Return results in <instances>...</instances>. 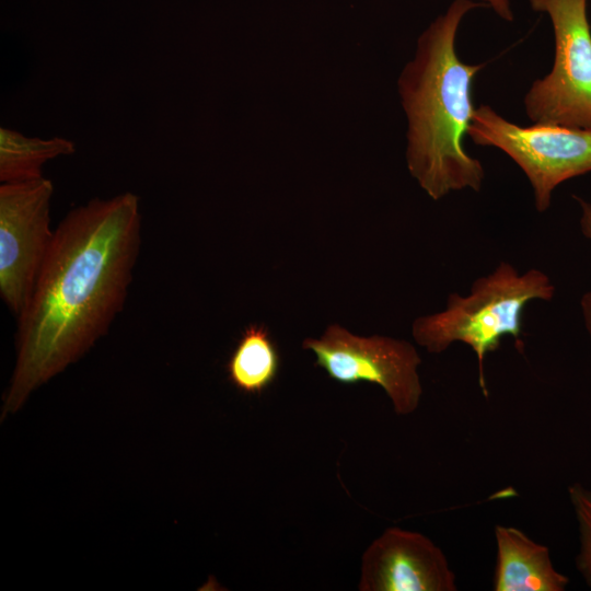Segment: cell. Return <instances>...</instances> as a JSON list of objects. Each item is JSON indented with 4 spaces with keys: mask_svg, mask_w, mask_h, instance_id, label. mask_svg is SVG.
Here are the masks:
<instances>
[{
    "mask_svg": "<svg viewBox=\"0 0 591 591\" xmlns=\"http://www.w3.org/2000/svg\"><path fill=\"white\" fill-rule=\"evenodd\" d=\"M548 15L555 36L554 65L535 80L523 104L534 124L591 130V28L587 0H529Z\"/></svg>",
    "mask_w": 591,
    "mask_h": 591,
    "instance_id": "277c9868",
    "label": "cell"
},
{
    "mask_svg": "<svg viewBox=\"0 0 591 591\" xmlns=\"http://www.w3.org/2000/svg\"><path fill=\"white\" fill-rule=\"evenodd\" d=\"M581 312L587 331L591 337V291L584 293L581 298Z\"/></svg>",
    "mask_w": 591,
    "mask_h": 591,
    "instance_id": "9a60e30c",
    "label": "cell"
},
{
    "mask_svg": "<svg viewBox=\"0 0 591 591\" xmlns=\"http://www.w3.org/2000/svg\"><path fill=\"white\" fill-rule=\"evenodd\" d=\"M360 591H456L445 554L428 536L385 529L361 557Z\"/></svg>",
    "mask_w": 591,
    "mask_h": 591,
    "instance_id": "ba28073f",
    "label": "cell"
},
{
    "mask_svg": "<svg viewBox=\"0 0 591 591\" xmlns=\"http://www.w3.org/2000/svg\"><path fill=\"white\" fill-rule=\"evenodd\" d=\"M280 358L269 332L262 325H248L242 333L228 362L231 384L246 395H259L279 372Z\"/></svg>",
    "mask_w": 591,
    "mask_h": 591,
    "instance_id": "30bf717a",
    "label": "cell"
},
{
    "mask_svg": "<svg viewBox=\"0 0 591 591\" xmlns=\"http://www.w3.org/2000/svg\"><path fill=\"white\" fill-rule=\"evenodd\" d=\"M467 136L510 157L526 175L535 209L546 211L558 185L591 172V130L557 125L520 126L491 106L476 107Z\"/></svg>",
    "mask_w": 591,
    "mask_h": 591,
    "instance_id": "5b68a950",
    "label": "cell"
},
{
    "mask_svg": "<svg viewBox=\"0 0 591 591\" xmlns=\"http://www.w3.org/2000/svg\"><path fill=\"white\" fill-rule=\"evenodd\" d=\"M495 591H564L569 578L559 572L547 546L514 526L496 525Z\"/></svg>",
    "mask_w": 591,
    "mask_h": 591,
    "instance_id": "9c48e42d",
    "label": "cell"
},
{
    "mask_svg": "<svg viewBox=\"0 0 591 591\" xmlns=\"http://www.w3.org/2000/svg\"><path fill=\"white\" fill-rule=\"evenodd\" d=\"M140 245L139 198L129 192L91 199L61 220L18 317L16 363L1 419L108 332L125 305Z\"/></svg>",
    "mask_w": 591,
    "mask_h": 591,
    "instance_id": "6da1fadb",
    "label": "cell"
},
{
    "mask_svg": "<svg viewBox=\"0 0 591 591\" xmlns=\"http://www.w3.org/2000/svg\"><path fill=\"white\" fill-rule=\"evenodd\" d=\"M479 7L473 0H453L420 34L398 79L407 167L433 200L463 189L479 192L485 178L482 162L464 148L476 109L474 79L483 65L466 63L456 51L463 19Z\"/></svg>",
    "mask_w": 591,
    "mask_h": 591,
    "instance_id": "7a4b0ae2",
    "label": "cell"
},
{
    "mask_svg": "<svg viewBox=\"0 0 591 591\" xmlns=\"http://www.w3.org/2000/svg\"><path fill=\"white\" fill-rule=\"evenodd\" d=\"M483 7L490 8L497 16L507 22L514 19L511 0H473Z\"/></svg>",
    "mask_w": 591,
    "mask_h": 591,
    "instance_id": "4fadbf2b",
    "label": "cell"
},
{
    "mask_svg": "<svg viewBox=\"0 0 591 591\" xmlns=\"http://www.w3.org/2000/svg\"><path fill=\"white\" fill-rule=\"evenodd\" d=\"M568 495L579 529L580 546L576 568L591 588V490L576 482L569 486Z\"/></svg>",
    "mask_w": 591,
    "mask_h": 591,
    "instance_id": "7c38bea8",
    "label": "cell"
},
{
    "mask_svg": "<svg viewBox=\"0 0 591 591\" xmlns=\"http://www.w3.org/2000/svg\"><path fill=\"white\" fill-rule=\"evenodd\" d=\"M577 199L581 206L580 225L582 233L584 234V236L591 240V204L581 198Z\"/></svg>",
    "mask_w": 591,
    "mask_h": 591,
    "instance_id": "5bb4252c",
    "label": "cell"
},
{
    "mask_svg": "<svg viewBox=\"0 0 591 591\" xmlns=\"http://www.w3.org/2000/svg\"><path fill=\"white\" fill-rule=\"evenodd\" d=\"M555 286L542 270L520 274L508 262L477 278L467 294L451 293L443 311L418 317L413 323L416 343L431 354L447 350L453 343L470 346L477 358L478 381L487 396L484 359L500 346L506 335L520 341L522 316L531 301H551Z\"/></svg>",
    "mask_w": 591,
    "mask_h": 591,
    "instance_id": "3957f363",
    "label": "cell"
},
{
    "mask_svg": "<svg viewBox=\"0 0 591 591\" xmlns=\"http://www.w3.org/2000/svg\"><path fill=\"white\" fill-rule=\"evenodd\" d=\"M76 151L74 143L62 137L40 139L2 127L0 129V182L20 183L43 177V166L60 155Z\"/></svg>",
    "mask_w": 591,
    "mask_h": 591,
    "instance_id": "8fae6325",
    "label": "cell"
},
{
    "mask_svg": "<svg viewBox=\"0 0 591 591\" xmlns=\"http://www.w3.org/2000/svg\"><path fill=\"white\" fill-rule=\"evenodd\" d=\"M53 184L39 179L0 186V296L16 316L25 309L53 243Z\"/></svg>",
    "mask_w": 591,
    "mask_h": 591,
    "instance_id": "52a82bcc",
    "label": "cell"
},
{
    "mask_svg": "<svg viewBox=\"0 0 591 591\" xmlns=\"http://www.w3.org/2000/svg\"><path fill=\"white\" fill-rule=\"evenodd\" d=\"M302 348L312 351L315 366L338 383L366 382L382 387L395 414L405 416L418 408L421 359L410 343L378 335L357 336L333 324L320 338H305Z\"/></svg>",
    "mask_w": 591,
    "mask_h": 591,
    "instance_id": "8992f818",
    "label": "cell"
}]
</instances>
